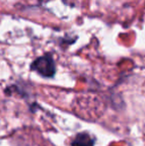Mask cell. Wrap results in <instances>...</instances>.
I'll return each instance as SVG.
<instances>
[{"mask_svg": "<svg viewBox=\"0 0 145 146\" xmlns=\"http://www.w3.org/2000/svg\"><path fill=\"white\" fill-rule=\"evenodd\" d=\"M31 70L43 78H53L56 74V64L50 54H46L34 60L31 64Z\"/></svg>", "mask_w": 145, "mask_h": 146, "instance_id": "cell-1", "label": "cell"}, {"mask_svg": "<svg viewBox=\"0 0 145 146\" xmlns=\"http://www.w3.org/2000/svg\"><path fill=\"white\" fill-rule=\"evenodd\" d=\"M72 146H95V140L87 132H81L73 138Z\"/></svg>", "mask_w": 145, "mask_h": 146, "instance_id": "cell-2", "label": "cell"}]
</instances>
